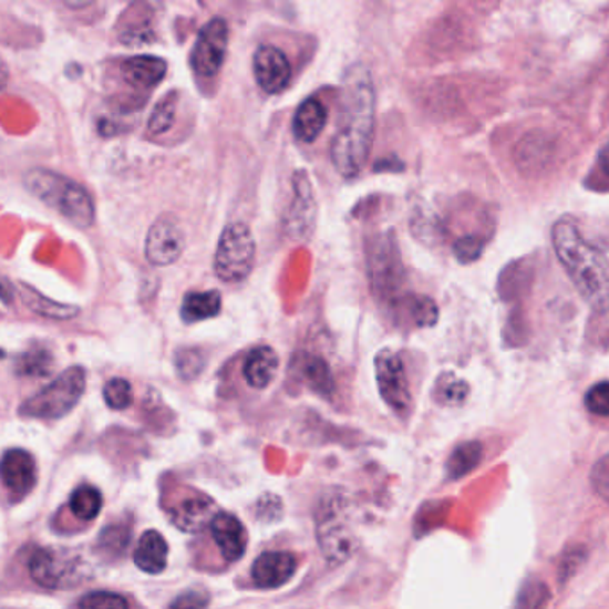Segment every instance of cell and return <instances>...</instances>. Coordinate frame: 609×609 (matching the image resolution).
Segmentation results:
<instances>
[{"label":"cell","mask_w":609,"mask_h":609,"mask_svg":"<svg viewBox=\"0 0 609 609\" xmlns=\"http://www.w3.org/2000/svg\"><path fill=\"white\" fill-rule=\"evenodd\" d=\"M374 133V81L367 66L355 63L343 78L340 115L331 144L332 165L343 179H354L365 168Z\"/></svg>","instance_id":"obj_1"},{"label":"cell","mask_w":609,"mask_h":609,"mask_svg":"<svg viewBox=\"0 0 609 609\" xmlns=\"http://www.w3.org/2000/svg\"><path fill=\"white\" fill-rule=\"evenodd\" d=\"M554 252L582 299L596 311L609 310V259L570 220L553 227Z\"/></svg>","instance_id":"obj_2"},{"label":"cell","mask_w":609,"mask_h":609,"mask_svg":"<svg viewBox=\"0 0 609 609\" xmlns=\"http://www.w3.org/2000/svg\"><path fill=\"white\" fill-rule=\"evenodd\" d=\"M23 186L29 194L54 209L78 229H90L95 221V204L89 189L60 172L31 168L23 176Z\"/></svg>","instance_id":"obj_3"},{"label":"cell","mask_w":609,"mask_h":609,"mask_svg":"<svg viewBox=\"0 0 609 609\" xmlns=\"http://www.w3.org/2000/svg\"><path fill=\"white\" fill-rule=\"evenodd\" d=\"M84 390H86V370L83 367H70L51 384L42 388L37 395L23 402L20 406V415L42 419V421H58L78 406Z\"/></svg>","instance_id":"obj_4"},{"label":"cell","mask_w":609,"mask_h":609,"mask_svg":"<svg viewBox=\"0 0 609 609\" xmlns=\"http://www.w3.org/2000/svg\"><path fill=\"white\" fill-rule=\"evenodd\" d=\"M256 264V240L244 221H233L218 238L213 268L221 282H241L250 276Z\"/></svg>","instance_id":"obj_5"},{"label":"cell","mask_w":609,"mask_h":609,"mask_svg":"<svg viewBox=\"0 0 609 609\" xmlns=\"http://www.w3.org/2000/svg\"><path fill=\"white\" fill-rule=\"evenodd\" d=\"M369 265L370 288L381 300H393L404 281L401 252L392 233L375 236L369 244L367 252Z\"/></svg>","instance_id":"obj_6"},{"label":"cell","mask_w":609,"mask_h":609,"mask_svg":"<svg viewBox=\"0 0 609 609\" xmlns=\"http://www.w3.org/2000/svg\"><path fill=\"white\" fill-rule=\"evenodd\" d=\"M81 561L65 550L38 549L29 559V574L40 587L63 590L78 585Z\"/></svg>","instance_id":"obj_7"},{"label":"cell","mask_w":609,"mask_h":609,"mask_svg":"<svg viewBox=\"0 0 609 609\" xmlns=\"http://www.w3.org/2000/svg\"><path fill=\"white\" fill-rule=\"evenodd\" d=\"M229 47V28L220 17L209 20L195 40L189 52V65L200 78H215L226 61Z\"/></svg>","instance_id":"obj_8"},{"label":"cell","mask_w":609,"mask_h":609,"mask_svg":"<svg viewBox=\"0 0 609 609\" xmlns=\"http://www.w3.org/2000/svg\"><path fill=\"white\" fill-rule=\"evenodd\" d=\"M374 369L383 401L399 415H406L411 407V392L401 355L392 349H383L375 355Z\"/></svg>","instance_id":"obj_9"},{"label":"cell","mask_w":609,"mask_h":609,"mask_svg":"<svg viewBox=\"0 0 609 609\" xmlns=\"http://www.w3.org/2000/svg\"><path fill=\"white\" fill-rule=\"evenodd\" d=\"M186 247L185 229L174 215L156 218L145 238V258L154 267L176 264Z\"/></svg>","instance_id":"obj_10"},{"label":"cell","mask_w":609,"mask_h":609,"mask_svg":"<svg viewBox=\"0 0 609 609\" xmlns=\"http://www.w3.org/2000/svg\"><path fill=\"white\" fill-rule=\"evenodd\" d=\"M317 224V200L313 186L304 171H297L293 176V200L285 217V231L291 240L308 241Z\"/></svg>","instance_id":"obj_11"},{"label":"cell","mask_w":609,"mask_h":609,"mask_svg":"<svg viewBox=\"0 0 609 609\" xmlns=\"http://www.w3.org/2000/svg\"><path fill=\"white\" fill-rule=\"evenodd\" d=\"M256 83L268 95L285 92L291 79V65L287 54L276 45H261L252 61Z\"/></svg>","instance_id":"obj_12"},{"label":"cell","mask_w":609,"mask_h":609,"mask_svg":"<svg viewBox=\"0 0 609 609\" xmlns=\"http://www.w3.org/2000/svg\"><path fill=\"white\" fill-rule=\"evenodd\" d=\"M38 468L34 457L23 448H10L2 456V483L13 503L28 497L37 486Z\"/></svg>","instance_id":"obj_13"},{"label":"cell","mask_w":609,"mask_h":609,"mask_svg":"<svg viewBox=\"0 0 609 609\" xmlns=\"http://www.w3.org/2000/svg\"><path fill=\"white\" fill-rule=\"evenodd\" d=\"M319 544L323 558L332 567L345 564L351 558L354 549V538L351 531L343 526V522L337 517L334 509H326V515L319 518Z\"/></svg>","instance_id":"obj_14"},{"label":"cell","mask_w":609,"mask_h":609,"mask_svg":"<svg viewBox=\"0 0 609 609\" xmlns=\"http://www.w3.org/2000/svg\"><path fill=\"white\" fill-rule=\"evenodd\" d=\"M299 561L296 554L285 553V550H270L264 553L252 565V579L256 587L264 590H273L282 587L296 576Z\"/></svg>","instance_id":"obj_15"},{"label":"cell","mask_w":609,"mask_h":609,"mask_svg":"<svg viewBox=\"0 0 609 609\" xmlns=\"http://www.w3.org/2000/svg\"><path fill=\"white\" fill-rule=\"evenodd\" d=\"M213 538L227 564L244 558L247 550V531L240 518L233 513L220 512L211 524Z\"/></svg>","instance_id":"obj_16"},{"label":"cell","mask_w":609,"mask_h":609,"mask_svg":"<svg viewBox=\"0 0 609 609\" xmlns=\"http://www.w3.org/2000/svg\"><path fill=\"white\" fill-rule=\"evenodd\" d=\"M166 61L157 55H133L121 63V75L125 83L138 90H151L165 79Z\"/></svg>","instance_id":"obj_17"},{"label":"cell","mask_w":609,"mask_h":609,"mask_svg":"<svg viewBox=\"0 0 609 609\" xmlns=\"http://www.w3.org/2000/svg\"><path fill=\"white\" fill-rule=\"evenodd\" d=\"M217 515V506L213 503V498L200 495L180 503L172 513V518L183 531L199 533L211 526Z\"/></svg>","instance_id":"obj_18"},{"label":"cell","mask_w":609,"mask_h":609,"mask_svg":"<svg viewBox=\"0 0 609 609\" xmlns=\"http://www.w3.org/2000/svg\"><path fill=\"white\" fill-rule=\"evenodd\" d=\"M279 369V358L272 347L259 345L247 354L244 363V378L249 386L265 390L272 383Z\"/></svg>","instance_id":"obj_19"},{"label":"cell","mask_w":609,"mask_h":609,"mask_svg":"<svg viewBox=\"0 0 609 609\" xmlns=\"http://www.w3.org/2000/svg\"><path fill=\"white\" fill-rule=\"evenodd\" d=\"M328 124V110L319 99H308L293 116V136L302 144H313Z\"/></svg>","instance_id":"obj_20"},{"label":"cell","mask_w":609,"mask_h":609,"mask_svg":"<svg viewBox=\"0 0 609 609\" xmlns=\"http://www.w3.org/2000/svg\"><path fill=\"white\" fill-rule=\"evenodd\" d=\"M168 561V544L162 533L145 531L134 550V564L147 574H162Z\"/></svg>","instance_id":"obj_21"},{"label":"cell","mask_w":609,"mask_h":609,"mask_svg":"<svg viewBox=\"0 0 609 609\" xmlns=\"http://www.w3.org/2000/svg\"><path fill=\"white\" fill-rule=\"evenodd\" d=\"M20 297L29 311H33L38 317L51 320H72L79 314L78 306L60 304L49 297L42 296L37 288L25 282H20Z\"/></svg>","instance_id":"obj_22"},{"label":"cell","mask_w":609,"mask_h":609,"mask_svg":"<svg viewBox=\"0 0 609 609\" xmlns=\"http://www.w3.org/2000/svg\"><path fill=\"white\" fill-rule=\"evenodd\" d=\"M220 310V291H189L180 304V319L185 323L204 322V320L215 319Z\"/></svg>","instance_id":"obj_23"},{"label":"cell","mask_w":609,"mask_h":609,"mask_svg":"<svg viewBox=\"0 0 609 609\" xmlns=\"http://www.w3.org/2000/svg\"><path fill=\"white\" fill-rule=\"evenodd\" d=\"M300 374H302L306 384L322 398L329 399L334 393L337 386H334L331 369H329L328 361L320 358V355L304 358L302 365H300Z\"/></svg>","instance_id":"obj_24"},{"label":"cell","mask_w":609,"mask_h":609,"mask_svg":"<svg viewBox=\"0 0 609 609\" xmlns=\"http://www.w3.org/2000/svg\"><path fill=\"white\" fill-rule=\"evenodd\" d=\"M550 145L540 134H529L522 140L517 151V163L524 171H540L549 163Z\"/></svg>","instance_id":"obj_25"},{"label":"cell","mask_w":609,"mask_h":609,"mask_svg":"<svg viewBox=\"0 0 609 609\" xmlns=\"http://www.w3.org/2000/svg\"><path fill=\"white\" fill-rule=\"evenodd\" d=\"M483 457V445L479 442H466L457 445L447 462L448 479H462L466 474H471Z\"/></svg>","instance_id":"obj_26"},{"label":"cell","mask_w":609,"mask_h":609,"mask_svg":"<svg viewBox=\"0 0 609 609\" xmlns=\"http://www.w3.org/2000/svg\"><path fill=\"white\" fill-rule=\"evenodd\" d=\"M52 367H54V358L45 347H31L14 360V372L29 378H45L51 374Z\"/></svg>","instance_id":"obj_27"},{"label":"cell","mask_w":609,"mask_h":609,"mask_svg":"<svg viewBox=\"0 0 609 609\" xmlns=\"http://www.w3.org/2000/svg\"><path fill=\"white\" fill-rule=\"evenodd\" d=\"M70 509L79 520L92 522L102 509L101 492L93 485L78 486L70 497Z\"/></svg>","instance_id":"obj_28"},{"label":"cell","mask_w":609,"mask_h":609,"mask_svg":"<svg viewBox=\"0 0 609 609\" xmlns=\"http://www.w3.org/2000/svg\"><path fill=\"white\" fill-rule=\"evenodd\" d=\"M402 300H404L407 317L416 328H431L438 320V306L434 304V300L430 297L410 296Z\"/></svg>","instance_id":"obj_29"},{"label":"cell","mask_w":609,"mask_h":609,"mask_svg":"<svg viewBox=\"0 0 609 609\" xmlns=\"http://www.w3.org/2000/svg\"><path fill=\"white\" fill-rule=\"evenodd\" d=\"M550 590L540 579H529L522 585L513 609H547Z\"/></svg>","instance_id":"obj_30"},{"label":"cell","mask_w":609,"mask_h":609,"mask_svg":"<svg viewBox=\"0 0 609 609\" xmlns=\"http://www.w3.org/2000/svg\"><path fill=\"white\" fill-rule=\"evenodd\" d=\"M176 95H166L156 107H154L153 115L148 118V133L154 136H162V134L168 133L176 121Z\"/></svg>","instance_id":"obj_31"},{"label":"cell","mask_w":609,"mask_h":609,"mask_svg":"<svg viewBox=\"0 0 609 609\" xmlns=\"http://www.w3.org/2000/svg\"><path fill=\"white\" fill-rule=\"evenodd\" d=\"M206 367V358L197 347H186L176 352L177 374L185 381H192L203 372Z\"/></svg>","instance_id":"obj_32"},{"label":"cell","mask_w":609,"mask_h":609,"mask_svg":"<svg viewBox=\"0 0 609 609\" xmlns=\"http://www.w3.org/2000/svg\"><path fill=\"white\" fill-rule=\"evenodd\" d=\"M104 401L111 410L122 411L133 404V386L124 378H113L104 386Z\"/></svg>","instance_id":"obj_33"},{"label":"cell","mask_w":609,"mask_h":609,"mask_svg":"<svg viewBox=\"0 0 609 609\" xmlns=\"http://www.w3.org/2000/svg\"><path fill=\"white\" fill-rule=\"evenodd\" d=\"M79 609H130V602L113 591H92L79 600Z\"/></svg>","instance_id":"obj_34"},{"label":"cell","mask_w":609,"mask_h":609,"mask_svg":"<svg viewBox=\"0 0 609 609\" xmlns=\"http://www.w3.org/2000/svg\"><path fill=\"white\" fill-rule=\"evenodd\" d=\"M485 249V241L481 240L479 236H463L454 244V255L462 264H472L476 261Z\"/></svg>","instance_id":"obj_35"},{"label":"cell","mask_w":609,"mask_h":609,"mask_svg":"<svg viewBox=\"0 0 609 609\" xmlns=\"http://www.w3.org/2000/svg\"><path fill=\"white\" fill-rule=\"evenodd\" d=\"M585 404L593 415L609 416V383L591 386L585 398Z\"/></svg>","instance_id":"obj_36"},{"label":"cell","mask_w":609,"mask_h":609,"mask_svg":"<svg viewBox=\"0 0 609 609\" xmlns=\"http://www.w3.org/2000/svg\"><path fill=\"white\" fill-rule=\"evenodd\" d=\"M208 605V591L195 588V590H188L185 591V593H180V596L172 602L171 609H206Z\"/></svg>","instance_id":"obj_37"},{"label":"cell","mask_w":609,"mask_h":609,"mask_svg":"<svg viewBox=\"0 0 609 609\" xmlns=\"http://www.w3.org/2000/svg\"><path fill=\"white\" fill-rule=\"evenodd\" d=\"M466 395V384L462 381H457L453 375H448L447 383L440 384V398L447 404H454V402H462Z\"/></svg>","instance_id":"obj_38"},{"label":"cell","mask_w":609,"mask_h":609,"mask_svg":"<svg viewBox=\"0 0 609 609\" xmlns=\"http://www.w3.org/2000/svg\"><path fill=\"white\" fill-rule=\"evenodd\" d=\"M599 166L600 171L605 172L606 176L609 177V142L599 153Z\"/></svg>","instance_id":"obj_39"},{"label":"cell","mask_w":609,"mask_h":609,"mask_svg":"<svg viewBox=\"0 0 609 609\" xmlns=\"http://www.w3.org/2000/svg\"><path fill=\"white\" fill-rule=\"evenodd\" d=\"M66 8L70 10H81V8H89L92 6V2H65Z\"/></svg>","instance_id":"obj_40"}]
</instances>
